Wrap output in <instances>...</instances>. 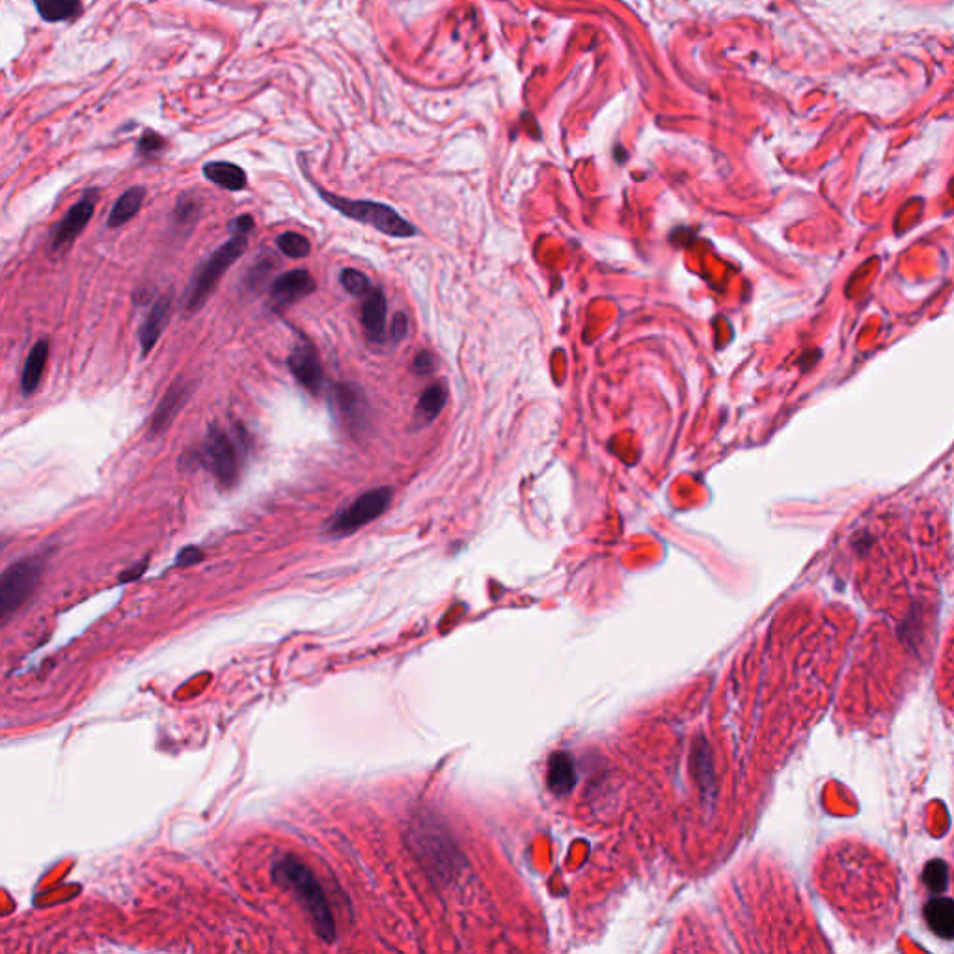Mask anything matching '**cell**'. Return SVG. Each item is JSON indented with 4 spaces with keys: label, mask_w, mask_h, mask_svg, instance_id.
Returning a JSON list of instances; mask_svg holds the SVG:
<instances>
[{
    "label": "cell",
    "mask_w": 954,
    "mask_h": 954,
    "mask_svg": "<svg viewBox=\"0 0 954 954\" xmlns=\"http://www.w3.org/2000/svg\"><path fill=\"white\" fill-rule=\"evenodd\" d=\"M392 496L394 491L390 487H379L358 496L353 504L341 509L340 513L330 520L327 526L328 535L340 539L358 532L369 522L381 517L392 504Z\"/></svg>",
    "instance_id": "cell-5"
},
{
    "label": "cell",
    "mask_w": 954,
    "mask_h": 954,
    "mask_svg": "<svg viewBox=\"0 0 954 954\" xmlns=\"http://www.w3.org/2000/svg\"><path fill=\"white\" fill-rule=\"evenodd\" d=\"M947 854H949V858L945 859V863H947V891L951 889L953 891L951 897H954V839L949 846V850H947Z\"/></svg>",
    "instance_id": "cell-28"
},
{
    "label": "cell",
    "mask_w": 954,
    "mask_h": 954,
    "mask_svg": "<svg viewBox=\"0 0 954 954\" xmlns=\"http://www.w3.org/2000/svg\"><path fill=\"white\" fill-rule=\"evenodd\" d=\"M47 358H49V341L40 340L30 349V355L27 356L25 369H23L21 388H23V394H25V396L34 394L36 388L40 386L41 377H43V371H45V364H47Z\"/></svg>",
    "instance_id": "cell-16"
},
{
    "label": "cell",
    "mask_w": 954,
    "mask_h": 954,
    "mask_svg": "<svg viewBox=\"0 0 954 954\" xmlns=\"http://www.w3.org/2000/svg\"><path fill=\"white\" fill-rule=\"evenodd\" d=\"M287 368L310 394L315 396L321 392L325 375H323L319 356L310 343L295 347V351L287 356Z\"/></svg>",
    "instance_id": "cell-10"
},
{
    "label": "cell",
    "mask_w": 954,
    "mask_h": 954,
    "mask_svg": "<svg viewBox=\"0 0 954 954\" xmlns=\"http://www.w3.org/2000/svg\"><path fill=\"white\" fill-rule=\"evenodd\" d=\"M164 148H166V140H164L159 133L155 131H144L142 137L138 140V155L142 157H148V159H153V157H159L163 153Z\"/></svg>",
    "instance_id": "cell-23"
},
{
    "label": "cell",
    "mask_w": 954,
    "mask_h": 954,
    "mask_svg": "<svg viewBox=\"0 0 954 954\" xmlns=\"http://www.w3.org/2000/svg\"><path fill=\"white\" fill-rule=\"evenodd\" d=\"M386 308L388 302L382 289H371L362 308V325L368 332V338L381 343L386 338Z\"/></svg>",
    "instance_id": "cell-13"
},
{
    "label": "cell",
    "mask_w": 954,
    "mask_h": 954,
    "mask_svg": "<svg viewBox=\"0 0 954 954\" xmlns=\"http://www.w3.org/2000/svg\"><path fill=\"white\" fill-rule=\"evenodd\" d=\"M97 204V191H90L84 194L81 202L73 205L68 211L64 220L56 226L55 235H53V250H62L64 246L71 245L82 230L88 226L90 219L94 217Z\"/></svg>",
    "instance_id": "cell-9"
},
{
    "label": "cell",
    "mask_w": 954,
    "mask_h": 954,
    "mask_svg": "<svg viewBox=\"0 0 954 954\" xmlns=\"http://www.w3.org/2000/svg\"><path fill=\"white\" fill-rule=\"evenodd\" d=\"M334 407L340 412L341 422L355 435L360 437L369 425L371 407L368 397L360 386L353 382H341L334 386Z\"/></svg>",
    "instance_id": "cell-7"
},
{
    "label": "cell",
    "mask_w": 954,
    "mask_h": 954,
    "mask_svg": "<svg viewBox=\"0 0 954 954\" xmlns=\"http://www.w3.org/2000/svg\"><path fill=\"white\" fill-rule=\"evenodd\" d=\"M204 559V552L196 546H187L179 552L178 559H176V565L179 567H191L194 563H200Z\"/></svg>",
    "instance_id": "cell-25"
},
{
    "label": "cell",
    "mask_w": 954,
    "mask_h": 954,
    "mask_svg": "<svg viewBox=\"0 0 954 954\" xmlns=\"http://www.w3.org/2000/svg\"><path fill=\"white\" fill-rule=\"evenodd\" d=\"M273 880L297 897L300 906L314 925L315 934L325 943H334L336 921L327 893L317 876L312 873V869L304 861L287 854L284 858L274 861Z\"/></svg>",
    "instance_id": "cell-1"
},
{
    "label": "cell",
    "mask_w": 954,
    "mask_h": 954,
    "mask_svg": "<svg viewBox=\"0 0 954 954\" xmlns=\"http://www.w3.org/2000/svg\"><path fill=\"white\" fill-rule=\"evenodd\" d=\"M341 286L345 287L353 297H364L371 291L368 276L356 269H345L340 276Z\"/></svg>",
    "instance_id": "cell-22"
},
{
    "label": "cell",
    "mask_w": 954,
    "mask_h": 954,
    "mask_svg": "<svg viewBox=\"0 0 954 954\" xmlns=\"http://www.w3.org/2000/svg\"><path fill=\"white\" fill-rule=\"evenodd\" d=\"M202 172L207 181L219 185L226 191H245L246 183H248L245 170L239 164L228 163V161L205 163Z\"/></svg>",
    "instance_id": "cell-15"
},
{
    "label": "cell",
    "mask_w": 954,
    "mask_h": 954,
    "mask_svg": "<svg viewBox=\"0 0 954 954\" xmlns=\"http://www.w3.org/2000/svg\"><path fill=\"white\" fill-rule=\"evenodd\" d=\"M254 226H256V222H254V219H252L250 215H241V217H237V219L230 222L228 230H230V233H233V235H243V237H246L248 233L254 230Z\"/></svg>",
    "instance_id": "cell-26"
},
{
    "label": "cell",
    "mask_w": 954,
    "mask_h": 954,
    "mask_svg": "<svg viewBox=\"0 0 954 954\" xmlns=\"http://www.w3.org/2000/svg\"><path fill=\"white\" fill-rule=\"evenodd\" d=\"M314 291V276L304 269H295V271H287L274 280L273 286L269 289V297H271L274 310H280L312 295Z\"/></svg>",
    "instance_id": "cell-8"
},
{
    "label": "cell",
    "mask_w": 954,
    "mask_h": 954,
    "mask_svg": "<svg viewBox=\"0 0 954 954\" xmlns=\"http://www.w3.org/2000/svg\"><path fill=\"white\" fill-rule=\"evenodd\" d=\"M433 369H435V356L431 355L429 351H422L412 362V371L416 375H429V373H433Z\"/></svg>",
    "instance_id": "cell-24"
},
{
    "label": "cell",
    "mask_w": 954,
    "mask_h": 954,
    "mask_svg": "<svg viewBox=\"0 0 954 954\" xmlns=\"http://www.w3.org/2000/svg\"><path fill=\"white\" fill-rule=\"evenodd\" d=\"M144 198H146V189L140 187V185L123 192L122 196L116 200L112 211H110L109 228H120L123 224H127L129 220L135 219L140 207H142Z\"/></svg>",
    "instance_id": "cell-17"
},
{
    "label": "cell",
    "mask_w": 954,
    "mask_h": 954,
    "mask_svg": "<svg viewBox=\"0 0 954 954\" xmlns=\"http://www.w3.org/2000/svg\"><path fill=\"white\" fill-rule=\"evenodd\" d=\"M200 209L202 207H200V202L196 200V196L183 194L179 198L176 213H174V222H176V228L179 232H191L198 219H200Z\"/></svg>",
    "instance_id": "cell-20"
},
{
    "label": "cell",
    "mask_w": 954,
    "mask_h": 954,
    "mask_svg": "<svg viewBox=\"0 0 954 954\" xmlns=\"http://www.w3.org/2000/svg\"><path fill=\"white\" fill-rule=\"evenodd\" d=\"M36 12L47 23L69 21L81 14L82 0H32Z\"/></svg>",
    "instance_id": "cell-19"
},
{
    "label": "cell",
    "mask_w": 954,
    "mask_h": 954,
    "mask_svg": "<svg viewBox=\"0 0 954 954\" xmlns=\"http://www.w3.org/2000/svg\"><path fill=\"white\" fill-rule=\"evenodd\" d=\"M446 401H448V390L442 382L429 386L416 405V423L427 425V423L435 422L440 412L446 407Z\"/></svg>",
    "instance_id": "cell-18"
},
{
    "label": "cell",
    "mask_w": 954,
    "mask_h": 954,
    "mask_svg": "<svg viewBox=\"0 0 954 954\" xmlns=\"http://www.w3.org/2000/svg\"><path fill=\"white\" fill-rule=\"evenodd\" d=\"M170 297H161L153 304L150 314L146 317L144 325L140 327V345H142V355L148 356L155 343L161 338L163 334L164 327H166V321L170 317Z\"/></svg>",
    "instance_id": "cell-14"
},
{
    "label": "cell",
    "mask_w": 954,
    "mask_h": 954,
    "mask_svg": "<svg viewBox=\"0 0 954 954\" xmlns=\"http://www.w3.org/2000/svg\"><path fill=\"white\" fill-rule=\"evenodd\" d=\"M927 927L940 940L954 941V897L930 895L925 904Z\"/></svg>",
    "instance_id": "cell-12"
},
{
    "label": "cell",
    "mask_w": 954,
    "mask_h": 954,
    "mask_svg": "<svg viewBox=\"0 0 954 954\" xmlns=\"http://www.w3.org/2000/svg\"><path fill=\"white\" fill-rule=\"evenodd\" d=\"M407 332H409V319H407V315L399 312L392 321V340H403L407 336Z\"/></svg>",
    "instance_id": "cell-27"
},
{
    "label": "cell",
    "mask_w": 954,
    "mask_h": 954,
    "mask_svg": "<svg viewBox=\"0 0 954 954\" xmlns=\"http://www.w3.org/2000/svg\"><path fill=\"white\" fill-rule=\"evenodd\" d=\"M45 571V558L32 556L10 565L0 580V614L2 621L8 623L40 586Z\"/></svg>",
    "instance_id": "cell-4"
},
{
    "label": "cell",
    "mask_w": 954,
    "mask_h": 954,
    "mask_svg": "<svg viewBox=\"0 0 954 954\" xmlns=\"http://www.w3.org/2000/svg\"><path fill=\"white\" fill-rule=\"evenodd\" d=\"M146 565H148V561H142L140 565H137V569H131V571H127V573H123L122 578H120V580H122V582H131V580H135V578H138L140 574L146 571Z\"/></svg>",
    "instance_id": "cell-29"
},
{
    "label": "cell",
    "mask_w": 954,
    "mask_h": 954,
    "mask_svg": "<svg viewBox=\"0 0 954 954\" xmlns=\"http://www.w3.org/2000/svg\"><path fill=\"white\" fill-rule=\"evenodd\" d=\"M200 459L209 466V470L215 474L217 481L224 489H232L237 483L239 479L237 448L230 437L224 431H220L217 425H211L207 429V438H205Z\"/></svg>",
    "instance_id": "cell-6"
},
{
    "label": "cell",
    "mask_w": 954,
    "mask_h": 954,
    "mask_svg": "<svg viewBox=\"0 0 954 954\" xmlns=\"http://www.w3.org/2000/svg\"><path fill=\"white\" fill-rule=\"evenodd\" d=\"M315 191L319 192V196L325 204L330 205L332 209H336L343 217L371 226V228H375L377 232L384 233V235L407 239V237H414L418 233L416 228L403 219L396 209L390 207V205L371 202V200H351V198H345V196H338L334 192L325 191L321 187H315Z\"/></svg>",
    "instance_id": "cell-2"
},
{
    "label": "cell",
    "mask_w": 954,
    "mask_h": 954,
    "mask_svg": "<svg viewBox=\"0 0 954 954\" xmlns=\"http://www.w3.org/2000/svg\"><path fill=\"white\" fill-rule=\"evenodd\" d=\"M246 237L233 235L228 243L219 246L204 263L196 269L191 284L185 295V310L189 314H196L204 308L205 302L215 291L224 273L232 267L237 259L245 254Z\"/></svg>",
    "instance_id": "cell-3"
},
{
    "label": "cell",
    "mask_w": 954,
    "mask_h": 954,
    "mask_svg": "<svg viewBox=\"0 0 954 954\" xmlns=\"http://www.w3.org/2000/svg\"><path fill=\"white\" fill-rule=\"evenodd\" d=\"M276 246L280 252L291 259L308 258L312 252L310 241L300 233L286 232L276 237Z\"/></svg>",
    "instance_id": "cell-21"
},
{
    "label": "cell",
    "mask_w": 954,
    "mask_h": 954,
    "mask_svg": "<svg viewBox=\"0 0 954 954\" xmlns=\"http://www.w3.org/2000/svg\"><path fill=\"white\" fill-rule=\"evenodd\" d=\"M194 384L192 382L178 381L170 386V390L164 394L159 407L155 409V414L151 418L150 435L159 437L164 431L172 425L179 414V410L185 407V403L191 399Z\"/></svg>",
    "instance_id": "cell-11"
}]
</instances>
